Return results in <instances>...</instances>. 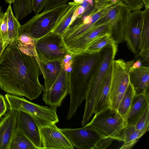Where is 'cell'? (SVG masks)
Instances as JSON below:
<instances>
[{
	"mask_svg": "<svg viewBox=\"0 0 149 149\" xmlns=\"http://www.w3.org/2000/svg\"><path fill=\"white\" fill-rule=\"evenodd\" d=\"M140 10L129 14L124 31V41L128 48L136 55L141 51V36L143 18Z\"/></svg>",
	"mask_w": 149,
	"mask_h": 149,
	"instance_id": "10",
	"label": "cell"
},
{
	"mask_svg": "<svg viewBox=\"0 0 149 149\" xmlns=\"http://www.w3.org/2000/svg\"><path fill=\"white\" fill-rule=\"evenodd\" d=\"M68 65V63H66L65 61L62 69L56 80L49 90L43 91V100L49 106L60 107L63 100L69 94Z\"/></svg>",
	"mask_w": 149,
	"mask_h": 149,
	"instance_id": "9",
	"label": "cell"
},
{
	"mask_svg": "<svg viewBox=\"0 0 149 149\" xmlns=\"http://www.w3.org/2000/svg\"><path fill=\"white\" fill-rule=\"evenodd\" d=\"M48 0H32V10L37 14L44 9Z\"/></svg>",
	"mask_w": 149,
	"mask_h": 149,
	"instance_id": "31",
	"label": "cell"
},
{
	"mask_svg": "<svg viewBox=\"0 0 149 149\" xmlns=\"http://www.w3.org/2000/svg\"><path fill=\"white\" fill-rule=\"evenodd\" d=\"M102 137H109L123 141L125 129L127 125L126 120L117 111L110 107L95 114L86 125Z\"/></svg>",
	"mask_w": 149,
	"mask_h": 149,
	"instance_id": "3",
	"label": "cell"
},
{
	"mask_svg": "<svg viewBox=\"0 0 149 149\" xmlns=\"http://www.w3.org/2000/svg\"><path fill=\"white\" fill-rule=\"evenodd\" d=\"M136 56L139 57L144 65H149V49L141 51L136 54Z\"/></svg>",
	"mask_w": 149,
	"mask_h": 149,
	"instance_id": "35",
	"label": "cell"
},
{
	"mask_svg": "<svg viewBox=\"0 0 149 149\" xmlns=\"http://www.w3.org/2000/svg\"><path fill=\"white\" fill-rule=\"evenodd\" d=\"M149 106V97L144 95H134L126 118L127 125H134Z\"/></svg>",
	"mask_w": 149,
	"mask_h": 149,
	"instance_id": "19",
	"label": "cell"
},
{
	"mask_svg": "<svg viewBox=\"0 0 149 149\" xmlns=\"http://www.w3.org/2000/svg\"><path fill=\"white\" fill-rule=\"evenodd\" d=\"M76 3H81L84 0H73Z\"/></svg>",
	"mask_w": 149,
	"mask_h": 149,
	"instance_id": "43",
	"label": "cell"
},
{
	"mask_svg": "<svg viewBox=\"0 0 149 149\" xmlns=\"http://www.w3.org/2000/svg\"><path fill=\"white\" fill-rule=\"evenodd\" d=\"M44 79V91L49 90L58 76L64 63V59L46 61L40 60Z\"/></svg>",
	"mask_w": 149,
	"mask_h": 149,
	"instance_id": "18",
	"label": "cell"
},
{
	"mask_svg": "<svg viewBox=\"0 0 149 149\" xmlns=\"http://www.w3.org/2000/svg\"><path fill=\"white\" fill-rule=\"evenodd\" d=\"M149 106L134 125L136 130L143 136L149 130Z\"/></svg>",
	"mask_w": 149,
	"mask_h": 149,
	"instance_id": "28",
	"label": "cell"
},
{
	"mask_svg": "<svg viewBox=\"0 0 149 149\" xmlns=\"http://www.w3.org/2000/svg\"><path fill=\"white\" fill-rule=\"evenodd\" d=\"M7 110V107L4 96L0 94V118L5 115Z\"/></svg>",
	"mask_w": 149,
	"mask_h": 149,
	"instance_id": "36",
	"label": "cell"
},
{
	"mask_svg": "<svg viewBox=\"0 0 149 149\" xmlns=\"http://www.w3.org/2000/svg\"><path fill=\"white\" fill-rule=\"evenodd\" d=\"M0 41L6 47L10 43L8 37V16L6 12L0 14Z\"/></svg>",
	"mask_w": 149,
	"mask_h": 149,
	"instance_id": "29",
	"label": "cell"
},
{
	"mask_svg": "<svg viewBox=\"0 0 149 149\" xmlns=\"http://www.w3.org/2000/svg\"><path fill=\"white\" fill-rule=\"evenodd\" d=\"M114 140L112 138L109 137L102 138L97 143L94 149H106Z\"/></svg>",
	"mask_w": 149,
	"mask_h": 149,
	"instance_id": "32",
	"label": "cell"
},
{
	"mask_svg": "<svg viewBox=\"0 0 149 149\" xmlns=\"http://www.w3.org/2000/svg\"><path fill=\"white\" fill-rule=\"evenodd\" d=\"M143 25L141 36V51L149 49V19L146 17L145 13L143 12Z\"/></svg>",
	"mask_w": 149,
	"mask_h": 149,
	"instance_id": "30",
	"label": "cell"
},
{
	"mask_svg": "<svg viewBox=\"0 0 149 149\" xmlns=\"http://www.w3.org/2000/svg\"><path fill=\"white\" fill-rule=\"evenodd\" d=\"M117 45L114 42L100 52L98 63L85 99L86 103L84 110L87 112H92L93 111L95 98L99 87L116 54Z\"/></svg>",
	"mask_w": 149,
	"mask_h": 149,
	"instance_id": "5",
	"label": "cell"
},
{
	"mask_svg": "<svg viewBox=\"0 0 149 149\" xmlns=\"http://www.w3.org/2000/svg\"><path fill=\"white\" fill-rule=\"evenodd\" d=\"M5 1L7 3L11 4L14 3L16 0H5Z\"/></svg>",
	"mask_w": 149,
	"mask_h": 149,
	"instance_id": "42",
	"label": "cell"
},
{
	"mask_svg": "<svg viewBox=\"0 0 149 149\" xmlns=\"http://www.w3.org/2000/svg\"><path fill=\"white\" fill-rule=\"evenodd\" d=\"M69 0H48L44 10L52 9L58 6L66 3Z\"/></svg>",
	"mask_w": 149,
	"mask_h": 149,
	"instance_id": "33",
	"label": "cell"
},
{
	"mask_svg": "<svg viewBox=\"0 0 149 149\" xmlns=\"http://www.w3.org/2000/svg\"><path fill=\"white\" fill-rule=\"evenodd\" d=\"M2 10L1 7L0 6V14L2 12Z\"/></svg>",
	"mask_w": 149,
	"mask_h": 149,
	"instance_id": "45",
	"label": "cell"
},
{
	"mask_svg": "<svg viewBox=\"0 0 149 149\" xmlns=\"http://www.w3.org/2000/svg\"><path fill=\"white\" fill-rule=\"evenodd\" d=\"M88 3L90 4L91 6H93V0H89Z\"/></svg>",
	"mask_w": 149,
	"mask_h": 149,
	"instance_id": "44",
	"label": "cell"
},
{
	"mask_svg": "<svg viewBox=\"0 0 149 149\" xmlns=\"http://www.w3.org/2000/svg\"><path fill=\"white\" fill-rule=\"evenodd\" d=\"M36 40L29 33L25 31L14 41L18 48L23 53L30 56H37L35 45Z\"/></svg>",
	"mask_w": 149,
	"mask_h": 149,
	"instance_id": "21",
	"label": "cell"
},
{
	"mask_svg": "<svg viewBox=\"0 0 149 149\" xmlns=\"http://www.w3.org/2000/svg\"><path fill=\"white\" fill-rule=\"evenodd\" d=\"M112 64L102 81L96 95L93 113L96 114L109 107V96L111 79Z\"/></svg>",
	"mask_w": 149,
	"mask_h": 149,
	"instance_id": "17",
	"label": "cell"
},
{
	"mask_svg": "<svg viewBox=\"0 0 149 149\" xmlns=\"http://www.w3.org/2000/svg\"><path fill=\"white\" fill-rule=\"evenodd\" d=\"M111 26L105 24L95 27L76 39L67 48L70 55L85 52L88 45L97 38L110 33Z\"/></svg>",
	"mask_w": 149,
	"mask_h": 149,
	"instance_id": "14",
	"label": "cell"
},
{
	"mask_svg": "<svg viewBox=\"0 0 149 149\" xmlns=\"http://www.w3.org/2000/svg\"><path fill=\"white\" fill-rule=\"evenodd\" d=\"M16 128L23 132L37 149H43L40 127L35 118L30 114L17 111Z\"/></svg>",
	"mask_w": 149,
	"mask_h": 149,
	"instance_id": "13",
	"label": "cell"
},
{
	"mask_svg": "<svg viewBox=\"0 0 149 149\" xmlns=\"http://www.w3.org/2000/svg\"><path fill=\"white\" fill-rule=\"evenodd\" d=\"M146 9L149 8V0H141Z\"/></svg>",
	"mask_w": 149,
	"mask_h": 149,
	"instance_id": "40",
	"label": "cell"
},
{
	"mask_svg": "<svg viewBox=\"0 0 149 149\" xmlns=\"http://www.w3.org/2000/svg\"><path fill=\"white\" fill-rule=\"evenodd\" d=\"M67 5L66 3L51 9L44 10L41 13L35 14L26 22L21 25L19 35L27 31L37 40L50 33Z\"/></svg>",
	"mask_w": 149,
	"mask_h": 149,
	"instance_id": "6",
	"label": "cell"
},
{
	"mask_svg": "<svg viewBox=\"0 0 149 149\" xmlns=\"http://www.w3.org/2000/svg\"><path fill=\"white\" fill-rule=\"evenodd\" d=\"M142 136L136 130L134 125H127L124 131V143L120 149L131 148Z\"/></svg>",
	"mask_w": 149,
	"mask_h": 149,
	"instance_id": "25",
	"label": "cell"
},
{
	"mask_svg": "<svg viewBox=\"0 0 149 149\" xmlns=\"http://www.w3.org/2000/svg\"><path fill=\"white\" fill-rule=\"evenodd\" d=\"M13 8L15 17L18 20H22L31 13L32 0H16Z\"/></svg>",
	"mask_w": 149,
	"mask_h": 149,
	"instance_id": "27",
	"label": "cell"
},
{
	"mask_svg": "<svg viewBox=\"0 0 149 149\" xmlns=\"http://www.w3.org/2000/svg\"><path fill=\"white\" fill-rule=\"evenodd\" d=\"M5 97L9 109L22 111L30 114L39 127L56 124L59 121L56 107L40 105L23 97L8 93L5 95Z\"/></svg>",
	"mask_w": 149,
	"mask_h": 149,
	"instance_id": "4",
	"label": "cell"
},
{
	"mask_svg": "<svg viewBox=\"0 0 149 149\" xmlns=\"http://www.w3.org/2000/svg\"><path fill=\"white\" fill-rule=\"evenodd\" d=\"M43 75L38 56L22 53L15 41L9 44L0 57V87L11 95L24 97L30 100L37 98L44 86L39 80Z\"/></svg>",
	"mask_w": 149,
	"mask_h": 149,
	"instance_id": "1",
	"label": "cell"
},
{
	"mask_svg": "<svg viewBox=\"0 0 149 149\" xmlns=\"http://www.w3.org/2000/svg\"><path fill=\"white\" fill-rule=\"evenodd\" d=\"M129 79L135 95H144L149 97V65H142L135 69L129 68Z\"/></svg>",
	"mask_w": 149,
	"mask_h": 149,
	"instance_id": "15",
	"label": "cell"
},
{
	"mask_svg": "<svg viewBox=\"0 0 149 149\" xmlns=\"http://www.w3.org/2000/svg\"><path fill=\"white\" fill-rule=\"evenodd\" d=\"M134 95L133 88L130 82L117 110V112L126 119Z\"/></svg>",
	"mask_w": 149,
	"mask_h": 149,
	"instance_id": "24",
	"label": "cell"
},
{
	"mask_svg": "<svg viewBox=\"0 0 149 149\" xmlns=\"http://www.w3.org/2000/svg\"><path fill=\"white\" fill-rule=\"evenodd\" d=\"M39 128L43 149L74 148L56 124L41 126Z\"/></svg>",
	"mask_w": 149,
	"mask_h": 149,
	"instance_id": "12",
	"label": "cell"
},
{
	"mask_svg": "<svg viewBox=\"0 0 149 149\" xmlns=\"http://www.w3.org/2000/svg\"><path fill=\"white\" fill-rule=\"evenodd\" d=\"M84 0L87 1L88 2L89 0Z\"/></svg>",
	"mask_w": 149,
	"mask_h": 149,
	"instance_id": "46",
	"label": "cell"
},
{
	"mask_svg": "<svg viewBox=\"0 0 149 149\" xmlns=\"http://www.w3.org/2000/svg\"><path fill=\"white\" fill-rule=\"evenodd\" d=\"M126 6L132 10H140L143 7V3L141 0H123Z\"/></svg>",
	"mask_w": 149,
	"mask_h": 149,
	"instance_id": "34",
	"label": "cell"
},
{
	"mask_svg": "<svg viewBox=\"0 0 149 149\" xmlns=\"http://www.w3.org/2000/svg\"><path fill=\"white\" fill-rule=\"evenodd\" d=\"M80 4L74 2L68 3V5L61 15L57 20L51 32L62 36L70 25L74 13Z\"/></svg>",
	"mask_w": 149,
	"mask_h": 149,
	"instance_id": "20",
	"label": "cell"
},
{
	"mask_svg": "<svg viewBox=\"0 0 149 149\" xmlns=\"http://www.w3.org/2000/svg\"><path fill=\"white\" fill-rule=\"evenodd\" d=\"M6 47L3 46L2 42L0 41V57Z\"/></svg>",
	"mask_w": 149,
	"mask_h": 149,
	"instance_id": "39",
	"label": "cell"
},
{
	"mask_svg": "<svg viewBox=\"0 0 149 149\" xmlns=\"http://www.w3.org/2000/svg\"><path fill=\"white\" fill-rule=\"evenodd\" d=\"M35 48L40 60H64L70 55L62 36L51 32L37 40Z\"/></svg>",
	"mask_w": 149,
	"mask_h": 149,
	"instance_id": "8",
	"label": "cell"
},
{
	"mask_svg": "<svg viewBox=\"0 0 149 149\" xmlns=\"http://www.w3.org/2000/svg\"><path fill=\"white\" fill-rule=\"evenodd\" d=\"M134 61L132 60L126 62L122 59L113 61L109 96V107L117 110L130 83L129 68Z\"/></svg>",
	"mask_w": 149,
	"mask_h": 149,
	"instance_id": "7",
	"label": "cell"
},
{
	"mask_svg": "<svg viewBox=\"0 0 149 149\" xmlns=\"http://www.w3.org/2000/svg\"><path fill=\"white\" fill-rule=\"evenodd\" d=\"M114 42L110 34L107 33L94 40L88 45L85 52L90 53L99 52Z\"/></svg>",
	"mask_w": 149,
	"mask_h": 149,
	"instance_id": "26",
	"label": "cell"
},
{
	"mask_svg": "<svg viewBox=\"0 0 149 149\" xmlns=\"http://www.w3.org/2000/svg\"><path fill=\"white\" fill-rule=\"evenodd\" d=\"M88 2L84 0L81 3L80 5L83 7L85 10L88 7Z\"/></svg>",
	"mask_w": 149,
	"mask_h": 149,
	"instance_id": "38",
	"label": "cell"
},
{
	"mask_svg": "<svg viewBox=\"0 0 149 149\" xmlns=\"http://www.w3.org/2000/svg\"><path fill=\"white\" fill-rule=\"evenodd\" d=\"M111 1V0H95V2L96 3L109 1Z\"/></svg>",
	"mask_w": 149,
	"mask_h": 149,
	"instance_id": "41",
	"label": "cell"
},
{
	"mask_svg": "<svg viewBox=\"0 0 149 149\" xmlns=\"http://www.w3.org/2000/svg\"><path fill=\"white\" fill-rule=\"evenodd\" d=\"M143 65V63L141 60L139 58L137 59L135 61H134L132 65L129 68L135 69L138 68Z\"/></svg>",
	"mask_w": 149,
	"mask_h": 149,
	"instance_id": "37",
	"label": "cell"
},
{
	"mask_svg": "<svg viewBox=\"0 0 149 149\" xmlns=\"http://www.w3.org/2000/svg\"><path fill=\"white\" fill-rule=\"evenodd\" d=\"M6 12L8 16V37L11 43L15 41L19 37L21 25L14 16L11 4H9Z\"/></svg>",
	"mask_w": 149,
	"mask_h": 149,
	"instance_id": "23",
	"label": "cell"
},
{
	"mask_svg": "<svg viewBox=\"0 0 149 149\" xmlns=\"http://www.w3.org/2000/svg\"><path fill=\"white\" fill-rule=\"evenodd\" d=\"M100 53L84 52L72 55L69 61L70 101L66 119L70 120L85 99L90 83L97 68Z\"/></svg>",
	"mask_w": 149,
	"mask_h": 149,
	"instance_id": "2",
	"label": "cell"
},
{
	"mask_svg": "<svg viewBox=\"0 0 149 149\" xmlns=\"http://www.w3.org/2000/svg\"><path fill=\"white\" fill-rule=\"evenodd\" d=\"M9 149H37V148L22 130L16 128Z\"/></svg>",
	"mask_w": 149,
	"mask_h": 149,
	"instance_id": "22",
	"label": "cell"
},
{
	"mask_svg": "<svg viewBox=\"0 0 149 149\" xmlns=\"http://www.w3.org/2000/svg\"><path fill=\"white\" fill-rule=\"evenodd\" d=\"M17 111L10 110L0 120V149H9L16 128Z\"/></svg>",
	"mask_w": 149,
	"mask_h": 149,
	"instance_id": "16",
	"label": "cell"
},
{
	"mask_svg": "<svg viewBox=\"0 0 149 149\" xmlns=\"http://www.w3.org/2000/svg\"><path fill=\"white\" fill-rule=\"evenodd\" d=\"M70 143L79 149H94L102 138L96 131L86 125L77 129H60Z\"/></svg>",
	"mask_w": 149,
	"mask_h": 149,
	"instance_id": "11",
	"label": "cell"
}]
</instances>
